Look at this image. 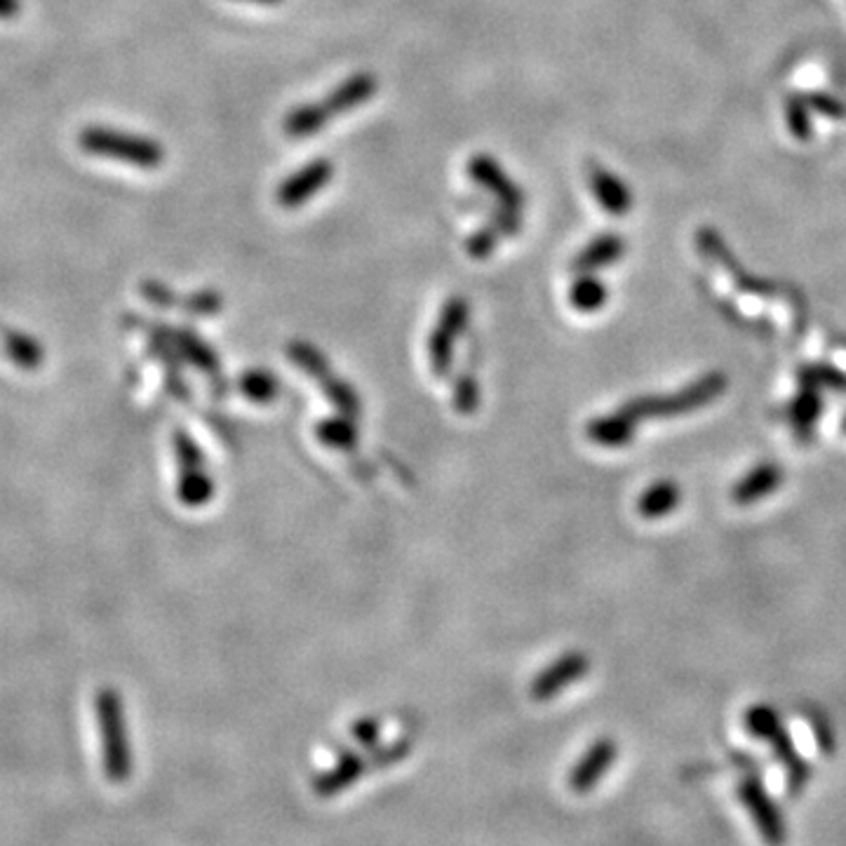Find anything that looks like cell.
Masks as SVG:
<instances>
[{
  "mask_svg": "<svg viewBox=\"0 0 846 846\" xmlns=\"http://www.w3.org/2000/svg\"><path fill=\"white\" fill-rule=\"evenodd\" d=\"M97 725L102 733V759L104 773L111 783H125L132 776L134 757L125 727L123 698L116 689H102L94 698Z\"/></svg>",
  "mask_w": 846,
  "mask_h": 846,
  "instance_id": "obj_1",
  "label": "cell"
},
{
  "mask_svg": "<svg viewBox=\"0 0 846 846\" xmlns=\"http://www.w3.org/2000/svg\"><path fill=\"white\" fill-rule=\"evenodd\" d=\"M727 388V376L722 372H710L701 376L694 384L670 395H652V398H634L620 407V412L630 416L634 423L649 419H670L682 416L715 402Z\"/></svg>",
  "mask_w": 846,
  "mask_h": 846,
  "instance_id": "obj_2",
  "label": "cell"
},
{
  "mask_svg": "<svg viewBox=\"0 0 846 846\" xmlns=\"http://www.w3.org/2000/svg\"><path fill=\"white\" fill-rule=\"evenodd\" d=\"M78 144L85 153L97 155V158L118 161L141 169H155L165 161V149L155 139L127 134L104 125L85 127L78 137Z\"/></svg>",
  "mask_w": 846,
  "mask_h": 846,
  "instance_id": "obj_3",
  "label": "cell"
},
{
  "mask_svg": "<svg viewBox=\"0 0 846 846\" xmlns=\"http://www.w3.org/2000/svg\"><path fill=\"white\" fill-rule=\"evenodd\" d=\"M332 177H334V165L328 158H318L313 163L304 165L302 169H296L294 175H290L285 181H282L278 187L275 201L285 209L302 207L316 193H320L324 187H328Z\"/></svg>",
  "mask_w": 846,
  "mask_h": 846,
  "instance_id": "obj_4",
  "label": "cell"
},
{
  "mask_svg": "<svg viewBox=\"0 0 846 846\" xmlns=\"http://www.w3.org/2000/svg\"><path fill=\"white\" fill-rule=\"evenodd\" d=\"M469 177L489 191L493 197H497V205L508 207V209H517L522 211L525 207V193L517 187V183L505 175V169L491 158V155L477 153L469 161Z\"/></svg>",
  "mask_w": 846,
  "mask_h": 846,
  "instance_id": "obj_5",
  "label": "cell"
},
{
  "mask_svg": "<svg viewBox=\"0 0 846 846\" xmlns=\"http://www.w3.org/2000/svg\"><path fill=\"white\" fill-rule=\"evenodd\" d=\"M588 670H590V658L586 654L581 652L564 654L553 663V666H548L546 670L536 675V680L529 687L531 698L539 703L553 701L562 689H567L574 682L581 680L584 675H588Z\"/></svg>",
  "mask_w": 846,
  "mask_h": 846,
  "instance_id": "obj_6",
  "label": "cell"
},
{
  "mask_svg": "<svg viewBox=\"0 0 846 846\" xmlns=\"http://www.w3.org/2000/svg\"><path fill=\"white\" fill-rule=\"evenodd\" d=\"M741 799L747 807V811H751V816L755 818L761 837H765L771 846H781L785 842L783 818H781L779 809H776L771 797L767 795V790L761 787V783L757 779H747L741 785Z\"/></svg>",
  "mask_w": 846,
  "mask_h": 846,
  "instance_id": "obj_7",
  "label": "cell"
},
{
  "mask_svg": "<svg viewBox=\"0 0 846 846\" xmlns=\"http://www.w3.org/2000/svg\"><path fill=\"white\" fill-rule=\"evenodd\" d=\"M616 753H618V747L612 739H600V741L592 743L586 751V755L578 759L576 767L572 769L569 785H572L574 793H578V795L590 793V790L604 779V773L610 771V767L614 765Z\"/></svg>",
  "mask_w": 846,
  "mask_h": 846,
  "instance_id": "obj_8",
  "label": "cell"
},
{
  "mask_svg": "<svg viewBox=\"0 0 846 846\" xmlns=\"http://www.w3.org/2000/svg\"><path fill=\"white\" fill-rule=\"evenodd\" d=\"M151 334L172 346L181 360H189L191 364L197 367V370L211 374V379L219 376L217 352L211 350L195 332L172 330V328H151Z\"/></svg>",
  "mask_w": 846,
  "mask_h": 846,
  "instance_id": "obj_9",
  "label": "cell"
},
{
  "mask_svg": "<svg viewBox=\"0 0 846 846\" xmlns=\"http://www.w3.org/2000/svg\"><path fill=\"white\" fill-rule=\"evenodd\" d=\"M590 191L598 205L614 217H626L632 209V193L628 183L604 167L590 169Z\"/></svg>",
  "mask_w": 846,
  "mask_h": 846,
  "instance_id": "obj_10",
  "label": "cell"
},
{
  "mask_svg": "<svg viewBox=\"0 0 846 846\" xmlns=\"http://www.w3.org/2000/svg\"><path fill=\"white\" fill-rule=\"evenodd\" d=\"M626 254V238H620L616 233H602L595 240L576 254L572 261V271L584 275V273H595L602 271V268H610L616 264L620 257Z\"/></svg>",
  "mask_w": 846,
  "mask_h": 846,
  "instance_id": "obj_11",
  "label": "cell"
},
{
  "mask_svg": "<svg viewBox=\"0 0 846 846\" xmlns=\"http://www.w3.org/2000/svg\"><path fill=\"white\" fill-rule=\"evenodd\" d=\"M376 90H379V80L372 74H367V70H360V74H352L342 85H336L322 104L332 116H342V113L360 108L362 104L370 102V99L376 94Z\"/></svg>",
  "mask_w": 846,
  "mask_h": 846,
  "instance_id": "obj_12",
  "label": "cell"
},
{
  "mask_svg": "<svg viewBox=\"0 0 846 846\" xmlns=\"http://www.w3.org/2000/svg\"><path fill=\"white\" fill-rule=\"evenodd\" d=\"M364 769H367V759L360 753L346 751L342 757H338V761L332 769L316 776V779H313V793L318 797H322V799L344 793L348 785H352L358 779H362Z\"/></svg>",
  "mask_w": 846,
  "mask_h": 846,
  "instance_id": "obj_13",
  "label": "cell"
},
{
  "mask_svg": "<svg viewBox=\"0 0 846 846\" xmlns=\"http://www.w3.org/2000/svg\"><path fill=\"white\" fill-rule=\"evenodd\" d=\"M781 483H783L781 465L759 463L739 479V485L731 491V499L739 505H751L771 497V493L781 487Z\"/></svg>",
  "mask_w": 846,
  "mask_h": 846,
  "instance_id": "obj_14",
  "label": "cell"
},
{
  "mask_svg": "<svg viewBox=\"0 0 846 846\" xmlns=\"http://www.w3.org/2000/svg\"><path fill=\"white\" fill-rule=\"evenodd\" d=\"M332 118L334 116L324 108L322 102H310V104L294 106L285 116V120H282V130H285V134L292 139H308L322 132Z\"/></svg>",
  "mask_w": 846,
  "mask_h": 846,
  "instance_id": "obj_15",
  "label": "cell"
},
{
  "mask_svg": "<svg viewBox=\"0 0 846 846\" xmlns=\"http://www.w3.org/2000/svg\"><path fill=\"white\" fill-rule=\"evenodd\" d=\"M682 501V489L675 485L672 479H658V483L649 485L642 497L638 499V513L646 520H661L677 511V505Z\"/></svg>",
  "mask_w": 846,
  "mask_h": 846,
  "instance_id": "obj_16",
  "label": "cell"
},
{
  "mask_svg": "<svg viewBox=\"0 0 846 846\" xmlns=\"http://www.w3.org/2000/svg\"><path fill=\"white\" fill-rule=\"evenodd\" d=\"M634 426H638V423L618 409V412L610 416L592 419L588 423V437L602 447H626L632 443Z\"/></svg>",
  "mask_w": 846,
  "mask_h": 846,
  "instance_id": "obj_17",
  "label": "cell"
},
{
  "mask_svg": "<svg viewBox=\"0 0 846 846\" xmlns=\"http://www.w3.org/2000/svg\"><path fill=\"white\" fill-rule=\"evenodd\" d=\"M3 348L8 352V358L17 367H22V370L34 372L46 362V348H42L38 338L28 336L24 332H5Z\"/></svg>",
  "mask_w": 846,
  "mask_h": 846,
  "instance_id": "obj_18",
  "label": "cell"
},
{
  "mask_svg": "<svg viewBox=\"0 0 846 846\" xmlns=\"http://www.w3.org/2000/svg\"><path fill=\"white\" fill-rule=\"evenodd\" d=\"M177 497L183 505L189 508H201L211 501L215 497V483H211L209 473L203 469H193V471H179V483H177Z\"/></svg>",
  "mask_w": 846,
  "mask_h": 846,
  "instance_id": "obj_19",
  "label": "cell"
},
{
  "mask_svg": "<svg viewBox=\"0 0 846 846\" xmlns=\"http://www.w3.org/2000/svg\"><path fill=\"white\" fill-rule=\"evenodd\" d=\"M821 412H823L821 395H818V390L811 384H807L799 390L793 405H790V423H793V428L799 435H807L816 426V421L821 419Z\"/></svg>",
  "mask_w": 846,
  "mask_h": 846,
  "instance_id": "obj_20",
  "label": "cell"
},
{
  "mask_svg": "<svg viewBox=\"0 0 846 846\" xmlns=\"http://www.w3.org/2000/svg\"><path fill=\"white\" fill-rule=\"evenodd\" d=\"M606 285L592 273L578 275L569 290V302L578 310V313H595L606 304Z\"/></svg>",
  "mask_w": 846,
  "mask_h": 846,
  "instance_id": "obj_21",
  "label": "cell"
},
{
  "mask_svg": "<svg viewBox=\"0 0 846 846\" xmlns=\"http://www.w3.org/2000/svg\"><path fill=\"white\" fill-rule=\"evenodd\" d=\"M316 435L322 445H328L332 449H342L348 451L356 447L358 443V431L352 426L348 416H334V419H324L316 426Z\"/></svg>",
  "mask_w": 846,
  "mask_h": 846,
  "instance_id": "obj_22",
  "label": "cell"
},
{
  "mask_svg": "<svg viewBox=\"0 0 846 846\" xmlns=\"http://www.w3.org/2000/svg\"><path fill=\"white\" fill-rule=\"evenodd\" d=\"M238 386H240V393H243L247 400L259 402V405L273 402L278 398V393H280L278 379L271 372H266V370H249V372H245L243 376H240Z\"/></svg>",
  "mask_w": 846,
  "mask_h": 846,
  "instance_id": "obj_23",
  "label": "cell"
},
{
  "mask_svg": "<svg viewBox=\"0 0 846 846\" xmlns=\"http://www.w3.org/2000/svg\"><path fill=\"white\" fill-rule=\"evenodd\" d=\"M320 384L324 390V398H328L338 409V412H342V416H348V419L360 416V412H362L360 398L356 395V390L346 384V381L330 374L328 379H322Z\"/></svg>",
  "mask_w": 846,
  "mask_h": 846,
  "instance_id": "obj_24",
  "label": "cell"
},
{
  "mask_svg": "<svg viewBox=\"0 0 846 846\" xmlns=\"http://www.w3.org/2000/svg\"><path fill=\"white\" fill-rule=\"evenodd\" d=\"M454 344L457 338L447 334L445 330L435 328L428 336V360H431V370L437 379H445L451 370V362H454Z\"/></svg>",
  "mask_w": 846,
  "mask_h": 846,
  "instance_id": "obj_25",
  "label": "cell"
},
{
  "mask_svg": "<svg viewBox=\"0 0 846 846\" xmlns=\"http://www.w3.org/2000/svg\"><path fill=\"white\" fill-rule=\"evenodd\" d=\"M287 352H290V360H292L296 367H302V370H304L308 376H313V379L318 381V384H320L322 379H328V376L332 374L330 362L324 360V356H322V352H320L316 346H310V344H306V342H292V344L287 346Z\"/></svg>",
  "mask_w": 846,
  "mask_h": 846,
  "instance_id": "obj_26",
  "label": "cell"
},
{
  "mask_svg": "<svg viewBox=\"0 0 846 846\" xmlns=\"http://www.w3.org/2000/svg\"><path fill=\"white\" fill-rule=\"evenodd\" d=\"M785 123L787 130L797 141H809L811 139V108L809 102L802 97H790L785 99Z\"/></svg>",
  "mask_w": 846,
  "mask_h": 846,
  "instance_id": "obj_27",
  "label": "cell"
},
{
  "mask_svg": "<svg viewBox=\"0 0 846 846\" xmlns=\"http://www.w3.org/2000/svg\"><path fill=\"white\" fill-rule=\"evenodd\" d=\"M469 316H471L469 302H465L463 296H449V299L443 306V310H440V320H437V328L445 330L447 334H451L454 338H459L463 334V330H465V324H469Z\"/></svg>",
  "mask_w": 846,
  "mask_h": 846,
  "instance_id": "obj_28",
  "label": "cell"
},
{
  "mask_svg": "<svg viewBox=\"0 0 846 846\" xmlns=\"http://www.w3.org/2000/svg\"><path fill=\"white\" fill-rule=\"evenodd\" d=\"M745 725H747V729H751V733H755V736H759V739H767V741H771L776 733L781 731L779 715H776L771 708H767V705H755V708L747 710Z\"/></svg>",
  "mask_w": 846,
  "mask_h": 846,
  "instance_id": "obj_29",
  "label": "cell"
},
{
  "mask_svg": "<svg viewBox=\"0 0 846 846\" xmlns=\"http://www.w3.org/2000/svg\"><path fill=\"white\" fill-rule=\"evenodd\" d=\"M175 454H177V465L179 471H193V469H203L205 457L201 447L195 445L193 437L187 431H175Z\"/></svg>",
  "mask_w": 846,
  "mask_h": 846,
  "instance_id": "obj_30",
  "label": "cell"
},
{
  "mask_svg": "<svg viewBox=\"0 0 846 846\" xmlns=\"http://www.w3.org/2000/svg\"><path fill=\"white\" fill-rule=\"evenodd\" d=\"M479 405V386L471 372H463L454 384V409L463 416H471Z\"/></svg>",
  "mask_w": 846,
  "mask_h": 846,
  "instance_id": "obj_31",
  "label": "cell"
},
{
  "mask_svg": "<svg viewBox=\"0 0 846 846\" xmlns=\"http://www.w3.org/2000/svg\"><path fill=\"white\" fill-rule=\"evenodd\" d=\"M179 306L187 308L189 313H193V316H217L219 310L223 308V299H221V294L215 290H201V292L187 296V299H181Z\"/></svg>",
  "mask_w": 846,
  "mask_h": 846,
  "instance_id": "obj_32",
  "label": "cell"
},
{
  "mask_svg": "<svg viewBox=\"0 0 846 846\" xmlns=\"http://www.w3.org/2000/svg\"><path fill=\"white\" fill-rule=\"evenodd\" d=\"M499 238H501V233L497 231V226L493 223L483 226V229L469 238V243H465V252H469L473 259H487L489 254H493V249H497Z\"/></svg>",
  "mask_w": 846,
  "mask_h": 846,
  "instance_id": "obj_33",
  "label": "cell"
},
{
  "mask_svg": "<svg viewBox=\"0 0 846 846\" xmlns=\"http://www.w3.org/2000/svg\"><path fill=\"white\" fill-rule=\"evenodd\" d=\"M141 294L146 296L149 304L161 306V308H175V306L181 304L179 296L172 290H169L167 285H163V282H158V280L141 282Z\"/></svg>",
  "mask_w": 846,
  "mask_h": 846,
  "instance_id": "obj_34",
  "label": "cell"
},
{
  "mask_svg": "<svg viewBox=\"0 0 846 846\" xmlns=\"http://www.w3.org/2000/svg\"><path fill=\"white\" fill-rule=\"evenodd\" d=\"M491 223L497 226V231H499L501 235L513 238V235H517L520 229H522V211H517V209H508V207L497 205V207H493Z\"/></svg>",
  "mask_w": 846,
  "mask_h": 846,
  "instance_id": "obj_35",
  "label": "cell"
},
{
  "mask_svg": "<svg viewBox=\"0 0 846 846\" xmlns=\"http://www.w3.org/2000/svg\"><path fill=\"white\" fill-rule=\"evenodd\" d=\"M352 739H356L364 747H374L379 745L381 739V722L374 717H362L352 725Z\"/></svg>",
  "mask_w": 846,
  "mask_h": 846,
  "instance_id": "obj_36",
  "label": "cell"
},
{
  "mask_svg": "<svg viewBox=\"0 0 846 846\" xmlns=\"http://www.w3.org/2000/svg\"><path fill=\"white\" fill-rule=\"evenodd\" d=\"M809 108L813 113H818V116H825V118H835V120H842L846 116L844 106L837 102V99H832L828 94H811L809 99Z\"/></svg>",
  "mask_w": 846,
  "mask_h": 846,
  "instance_id": "obj_37",
  "label": "cell"
},
{
  "mask_svg": "<svg viewBox=\"0 0 846 846\" xmlns=\"http://www.w3.org/2000/svg\"><path fill=\"white\" fill-rule=\"evenodd\" d=\"M407 753H409V741L400 739V741H395V743H390L386 747H376V755L372 759V765L390 767V765H395V761L405 759Z\"/></svg>",
  "mask_w": 846,
  "mask_h": 846,
  "instance_id": "obj_38",
  "label": "cell"
},
{
  "mask_svg": "<svg viewBox=\"0 0 846 846\" xmlns=\"http://www.w3.org/2000/svg\"><path fill=\"white\" fill-rule=\"evenodd\" d=\"M17 12H22L20 0H0V20H10Z\"/></svg>",
  "mask_w": 846,
  "mask_h": 846,
  "instance_id": "obj_39",
  "label": "cell"
},
{
  "mask_svg": "<svg viewBox=\"0 0 846 846\" xmlns=\"http://www.w3.org/2000/svg\"><path fill=\"white\" fill-rule=\"evenodd\" d=\"M254 3H264V5H275L280 0H254Z\"/></svg>",
  "mask_w": 846,
  "mask_h": 846,
  "instance_id": "obj_40",
  "label": "cell"
},
{
  "mask_svg": "<svg viewBox=\"0 0 846 846\" xmlns=\"http://www.w3.org/2000/svg\"><path fill=\"white\" fill-rule=\"evenodd\" d=\"M844 428H846V421H844Z\"/></svg>",
  "mask_w": 846,
  "mask_h": 846,
  "instance_id": "obj_41",
  "label": "cell"
}]
</instances>
